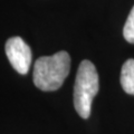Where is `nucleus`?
I'll list each match as a JSON object with an SVG mask.
<instances>
[{"instance_id": "7ed1b4c3", "label": "nucleus", "mask_w": 134, "mask_h": 134, "mask_svg": "<svg viewBox=\"0 0 134 134\" xmlns=\"http://www.w3.org/2000/svg\"><path fill=\"white\" fill-rule=\"evenodd\" d=\"M6 55L11 66L21 75L28 73L31 65V49L20 37H11L6 43Z\"/></svg>"}, {"instance_id": "f257e3e1", "label": "nucleus", "mask_w": 134, "mask_h": 134, "mask_svg": "<svg viewBox=\"0 0 134 134\" xmlns=\"http://www.w3.org/2000/svg\"><path fill=\"white\" fill-rule=\"evenodd\" d=\"M70 57L67 52H58L52 56L38 58L34 65V84L44 92L58 90L69 74Z\"/></svg>"}, {"instance_id": "20e7f679", "label": "nucleus", "mask_w": 134, "mask_h": 134, "mask_svg": "<svg viewBox=\"0 0 134 134\" xmlns=\"http://www.w3.org/2000/svg\"><path fill=\"white\" fill-rule=\"evenodd\" d=\"M121 85L125 93L134 95V59H127L121 70Z\"/></svg>"}, {"instance_id": "39448f33", "label": "nucleus", "mask_w": 134, "mask_h": 134, "mask_svg": "<svg viewBox=\"0 0 134 134\" xmlns=\"http://www.w3.org/2000/svg\"><path fill=\"white\" fill-rule=\"evenodd\" d=\"M123 36L126 41L134 44V7L132 8V10L126 19V23L124 25Z\"/></svg>"}, {"instance_id": "f03ea898", "label": "nucleus", "mask_w": 134, "mask_h": 134, "mask_svg": "<svg viewBox=\"0 0 134 134\" xmlns=\"http://www.w3.org/2000/svg\"><path fill=\"white\" fill-rule=\"evenodd\" d=\"M99 88L96 67L90 60H83L78 67L74 86V106L78 115L88 119L92 111V102Z\"/></svg>"}]
</instances>
